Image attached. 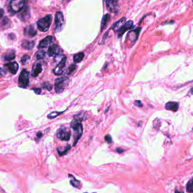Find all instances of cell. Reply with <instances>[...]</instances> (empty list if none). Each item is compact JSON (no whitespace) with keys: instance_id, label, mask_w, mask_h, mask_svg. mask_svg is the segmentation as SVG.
Instances as JSON below:
<instances>
[{"instance_id":"17","label":"cell","mask_w":193,"mask_h":193,"mask_svg":"<svg viewBox=\"0 0 193 193\" xmlns=\"http://www.w3.org/2000/svg\"><path fill=\"white\" fill-rule=\"evenodd\" d=\"M140 31V28H138V29H136L134 30H132V31H130V32L128 35L129 40L131 42L136 41V39H138V36L139 35Z\"/></svg>"},{"instance_id":"14","label":"cell","mask_w":193,"mask_h":193,"mask_svg":"<svg viewBox=\"0 0 193 193\" xmlns=\"http://www.w3.org/2000/svg\"><path fill=\"white\" fill-rule=\"evenodd\" d=\"M4 67H5L12 74H15L19 69V65L17 62H11L4 64Z\"/></svg>"},{"instance_id":"19","label":"cell","mask_w":193,"mask_h":193,"mask_svg":"<svg viewBox=\"0 0 193 193\" xmlns=\"http://www.w3.org/2000/svg\"><path fill=\"white\" fill-rule=\"evenodd\" d=\"M126 18L125 17L122 18L121 19L117 21L111 27V29H113L114 32L118 31L121 27L124 24V22H125Z\"/></svg>"},{"instance_id":"3","label":"cell","mask_w":193,"mask_h":193,"mask_svg":"<svg viewBox=\"0 0 193 193\" xmlns=\"http://www.w3.org/2000/svg\"><path fill=\"white\" fill-rule=\"evenodd\" d=\"M52 15L51 14L47 15L45 17L39 19L37 22V28L41 32H45L49 29L52 21Z\"/></svg>"},{"instance_id":"35","label":"cell","mask_w":193,"mask_h":193,"mask_svg":"<svg viewBox=\"0 0 193 193\" xmlns=\"http://www.w3.org/2000/svg\"><path fill=\"white\" fill-rule=\"evenodd\" d=\"M32 90L35 92V94L39 95L41 93V89L39 88H33Z\"/></svg>"},{"instance_id":"9","label":"cell","mask_w":193,"mask_h":193,"mask_svg":"<svg viewBox=\"0 0 193 193\" xmlns=\"http://www.w3.org/2000/svg\"><path fill=\"white\" fill-rule=\"evenodd\" d=\"M66 57H64L56 66V67L54 69L53 73L57 76L62 74V73L64 72L66 66Z\"/></svg>"},{"instance_id":"24","label":"cell","mask_w":193,"mask_h":193,"mask_svg":"<svg viewBox=\"0 0 193 193\" xmlns=\"http://www.w3.org/2000/svg\"><path fill=\"white\" fill-rule=\"evenodd\" d=\"M84 57V53L83 52H79L76 53L73 56V60L76 63H79L82 61Z\"/></svg>"},{"instance_id":"30","label":"cell","mask_w":193,"mask_h":193,"mask_svg":"<svg viewBox=\"0 0 193 193\" xmlns=\"http://www.w3.org/2000/svg\"><path fill=\"white\" fill-rule=\"evenodd\" d=\"M76 65L75 64L71 65L69 67V68L68 69L67 71H66V74H68V75L71 74L74 70H76Z\"/></svg>"},{"instance_id":"6","label":"cell","mask_w":193,"mask_h":193,"mask_svg":"<svg viewBox=\"0 0 193 193\" xmlns=\"http://www.w3.org/2000/svg\"><path fill=\"white\" fill-rule=\"evenodd\" d=\"M64 26V17L62 12H57L55 15V31L60 32Z\"/></svg>"},{"instance_id":"39","label":"cell","mask_w":193,"mask_h":193,"mask_svg":"<svg viewBox=\"0 0 193 193\" xmlns=\"http://www.w3.org/2000/svg\"><path fill=\"white\" fill-rule=\"evenodd\" d=\"M190 93L192 94H193V88H192L191 90H190Z\"/></svg>"},{"instance_id":"4","label":"cell","mask_w":193,"mask_h":193,"mask_svg":"<svg viewBox=\"0 0 193 193\" xmlns=\"http://www.w3.org/2000/svg\"><path fill=\"white\" fill-rule=\"evenodd\" d=\"M71 135V134L70 129L64 126L60 127L58 129L56 133V136L57 138H59L60 140L66 142H68L70 140Z\"/></svg>"},{"instance_id":"40","label":"cell","mask_w":193,"mask_h":193,"mask_svg":"<svg viewBox=\"0 0 193 193\" xmlns=\"http://www.w3.org/2000/svg\"><path fill=\"white\" fill-rule=\"evenodd\" d=\"M175 193H183V192H179V191H178V190H175Z\"/></svg>"},{"instance_id":"27","label":"cell","mask_w":193,"mask_h":193,"mask_svg":"<svg viewBox=\"0 0 193 193\" xmlns=\"http://www.w3.org/2000/svg\"><path fill=\"white\" fill-rule=\"evenodd\" d=\"M186 189L188 192L193 193V178L187 182Z\"/></svg>"},{"instance_id":"29","label":"cell","mask_w":193,"mask_h":193,"mask_svg":"<svg viewBox=\"0 0 193 193\" xmlns=\"http://www.w3.org/2000/svg\"><path fill=\"white\" fill-rule=\"evenodd\" d=\"M29 57L27 54H25L22 57L21 59V62L22 65H26L29 62Z\"/></svg>"},{"instance_id":"12","label":"cell","mask_w":193,"mask_h":193,"mask_svg":"<svg viewBox=\"0 0 193 193\" xmlns=\"http://www.w3.org/2000/svg\"><path fill=\"white\" fill-rule=\"evenodd\" d=\"M18 17L23 21H27L30 17V12L29 6H24L23 9L19 12Z\"/></svg>"},{"instance_id":"5","label":"cell","mask_w":193,"mask_h":193,"mask_svg":"<svg viewBox=\"0 0 193 193\" xmlns=\"http://www.w3.org/2000/svg\"><path fill=\"white\" fill-rule=\"evenodd\" d=\"M29 82V72L26 69H23L19 76L18 85L20 87L26 88L28 87Z\"/></svg>"},{"instance_id":"15","label":"cell","mask_w":193,"mask_h":193,"mask_svg":"<svg viewBox=\"0 0 193 193\" xmlns=\"http://www.w3.org/2000/svg\"><path fill=\"white\" fill-rule=\"evenodd\" d=\"M24 34L26 37H32L37 34V31L33 25H29L25 27L24 29Z\"/></svg>"},{"instance_id":"26","label":"cell","mask_w":193,"mask_h":193,"mask_svg":"<svg viewBox=\"0 0 193 193\" xmlns=\"http://www.w3.org/2000/svg\"><path fill=\"white\" fill-rule=\"evenodd\" d=\"M46 53L43 50H39L35 53V56L37 59H43L45 57Z\"/></svg>"},{"instance_id":"10","label":"cell","mask_w":193,"mask_h":193,"mask_svg":"<svg viewBox=\"0 0 193 193\" xmlns=\"http://www.w3.org/2000/svg\"><path fill=\"white\" fill-rule=\"evenodd\" d=\"M106 6L107 9L111 12L117 13L119 10V5L118 2L116 1H106Z\"/></svg>"},{"instance_id":"25","label":"cell","mask_w":193,"mask_h":193,"mask_svg":"<svg viewBox=\"0 0 193 193\" xmlns=\"http://www.w3.org/2000/svg\"><path fill=\"white\" fill-rule=\"evenodd\" d=\"M15 58V54L14 52H7L5 53L3 56V59L5 61H11Z\"/></svg>"},{"instance_id":"37","label":"cell","mask_w":193,"mask_h":193,"mask_svg":"<svg viewBox=\"0 0 193 193\" xmlns=\"http://www.w3.org/2000/svg\"><path fill=\"white\" fill-rule=\"evenodd\" d=\"M116 151L118 153H123V152H124V150H123V148H117L116 149Z\"/></svg>"},{"instance_id":"8","label":"cell","mask_w":193,"mask_h":193,"mask_svg":"<svg viewBox=\"0 0 193 193\" xmlns=\"http://www.w3.org/2000/svg\"><path fill=\"white\" fill-rule=\"evenodd\" d=\"M62 52V49L57 44H53L51 45L48 50V54L49 57H55L59 56Z\"/></svg>"},{"instance_id":"32","label":"cell","mask_w":193,"mask_h":193,"mask_svg":"<svg viewBox=\"0 0 193 193\" xmlns=\"http://www.w3.org/2000/svg\"><path fill=\"white\" fill-rule=\"evenodd\" d=\"M43 87L48 90V91H51L52 90V86L48 82H45L43 84Z\"/></svg>"},{"instance_id":"2","label":"cell","mask_w":193,"mask_h":193,"mask_svg":"<svg viewBox=\"0 0 193 193\" xmlns=\"http://www.w3.org/2000/svg\"><path fill=\"white\" fill-rule=\"evenodd\" d=\"M70 79L67 77H60L56 79L54 83V90L57 94H61L69 86Z\"/></svg>"},{"instance_id":"21","label":"cell","mask_w":193,"mask_h":193,"mask_svg":"<svg viewBox=\"0 0 193 193\" xmlns=\"http://www.w3.org/2000/svg\"><path fill=\"white\" fill-rule=\"evenodd\" d=\"M179 104L177 102H168L165 105V108L167 110H170L172 111H177L178 109Z\"/></svg>"},{"instance_id":"36","label":"cell","mask_w":193,"mask_h":193,"mask_svg":"<svg viewBox=\"0 0 193 193\" xmlns=\"http://www.w3.org/2000/svg\"><path fill=\"white\" fill-rule=\"evenodd\" d=\"M42 136H43V133H41V131H39V132L37 133V134H36L37 139H38L39 140Z\"/></svg>"},{"instance_id":"22","label":"cell","mask_w":193,"mask_h":193,"mask_svg":"<svg viewBox=\"0 0 193 193\" xmlns=\"http://www.w3.org/2000/svg\"><path fill=\"white\" fill-rule=\"evenodd\" d=\"M110 18H111V15L109 14H106L105 15L103 16L101 21V32H102L103 29H105L109 21H110Z\"/></svg>"},{"instance_id":"41","label":"cell","mask_w":193,"mask_h":193,"mask_svg":"<svg viewBox=\"0 0 193 193\" xmlns=\"http://www.w3.org/2000/svg\"></svg>"},{"instance_id":"20","label":"cell","mask_w":193,"mask_h":193,"mask_svg":"<svg viewBox=\"0 0 193 193\" xmlns=\"http://www.w3.org/2000/svg\"><path fill=\"white\" fill-rule=\"evenodd\" d=\"M35 46V42L34 40H24L22 43V47L27 50H32Z\"/></svg>"},{"instance_id":"18","label":"cell","mask_w":193,"mask_h":193,"mask_svg":"<svg viewBox=\"0 0 193 193\" xmlns=\"http://www.w3.org/2000/svg\"><path fill=\"white\" fill-rule=\"evenodd\" d=\"M69 178L70 185L71 186L78 189H80L82 185L80 181L78 180L73 175H71V174H69Z\"/></svg>"},{"instance_id":"13","label":"cell","mask_w":193,"mask_h":193,"mask_svg":"<svg viewBox=\"0 0 193 193\" xmlns=\"http://www.w3.org/2000/svg\"><path fill=\"white\" fill-rule=\"evenodd\" d=\"M133 27V22L132 21H129L126 23H125V24L121 27V28L118 31V37H121L126 31L131 29Z\"/></svg>"},{"instance_id":"31","label":"cell","mask_w":193,"mask_h":193,"mask_svg":"<svg viewBox=\"0 0 193 193\" xmlns=\"http://www.w3.org/2000/svg\"><path fill=\"white\" fill-rule=\"evenodd\" d=\"M85 118V117H84V114L83 113H78L76 115L74 116V119L75 120H78V121H80L82 122V121Z\"/></svg>"},{"instance_id":"34","label":"cell","mask_w":193,"mask_h":193,"mask_svg":"<svg viewBox=\"0 0 193 193\" xmlns=\"http://www.w3.org/2000/svg\"><path fill=\"white\" fill-rule=\"evenodd\" d=\"M134 105L138 107H142L143 104L140 100H135L134 101Z\"/></svg>"},{"instance_id":"28","label":"cell","mask_w":193,"mask_h":193,"mask_svg":"<svg viewBox=\"0 0 193 193\" xmlns=\"http://www.w3.org/2000/svg\"><path fill=\"white\" fill-rule=\"evenodd\" d=\"M62 113V112H51V113H49L47 117L49 118V119H53V118H54L56 117H57L60 114H61Z\"/></svg>"},{"instance_id":"38","label":"cell","mask_w":193,"mask_h":193,"mask_svg":"<svg viewBox=\"0 0 193 193\" xmlns=\"http://www.w3.org/2000/svg\"><path fill=\"white\" fill-rule=\"evenodd\" d=\"M4 10L2 9H1V17L2 18L3 17V15H4Z\"/></svg>"},{"instance_id":"11","label":"cell","mask_w":193,"mask_h":193,"mask_svg":"<svg viewBox=\"0 0 193 193\" xmlns=\"http://www.w3.org/2000/svg\"><path fill=\"white\" fill-rule=\"evenodd\" d=\"M54 40L55 39L52 36H48L39 43L37 48L40 49V48H44L48 47L52 44Z\"/></svg>"},{"instance_id":"16","label":"cell","mask_w":193,"mask_h":193,"mask_svg":"<svg viewBox=\"0 0 193 193\" xmlns=\"http://www.w3.org/2000/svg\"><path fill=\"white\" fill-rule=\"evenodd\" d=\"M43 71L42 65L40 63H36L33 66L32 70V76L33 77H37Z\"/></svg>"},{"instance_id":"23","label":"cell","mask_w":193,"mask_h":193,"mask_svg":"<svg viewBox=\"0 0 193 193\" xmlns=\"http://www.w3.org/2000/svg\"><path fill=\"white\" fill-rule=\"evenodd\" d=\"M71 148L70 145H68L65 147H60L57 148V151L59 156H62L65 155L67 152H68Z\"/></svg>"},{"instance_id":"7","label":"cell","mask_w":193,"mask_h":193,"mask_svg":"<svg viewBox=\"0 0 193 193\" xmlns=\"http://www.w3.org/2000/svg\"><path fill=\"white\" fill-rule=\"evenodd\" d=\"M24 7V2L22 0H14L10 3V7L13 12H20Z\"/></svg>"},{"instance_id":"33","label":"cell","mask_w":193,"mask_h":193,"mask_svg":"<svg viewBox=\"0 0 193 193\" xmlns=\"http://www.w3.org/2000/svg\"><path fill=\"white\" fill-rule=\"evenodd\" d=\"M104 139L108 143H112V139L111 136L110 135H105Z\"/></svg>"},{"instance_id":"1","label":"cell","mask_w":193,"mask_h":193,"mask_svg":"<svg viewBox=\"0 0 193 193\" xmlns=\"http://www.w3.org/2000/svg\"><path fill=\"white\" fill-rule=\"evenodd\" d=\"M82 122L74 119L70 123V127L74 131V146H75L80 139L83 134V125Z\"/></svg>"}]
</instances>
